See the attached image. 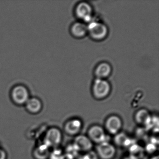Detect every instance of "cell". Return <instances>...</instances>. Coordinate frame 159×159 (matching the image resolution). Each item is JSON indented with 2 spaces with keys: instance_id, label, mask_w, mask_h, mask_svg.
I'll list each match as a JSON object with an SVG mask.
<instances>
[{
  "instance_id": "6da1fadb",
  "label": "cell",
  "mask_w": 159,
  "mask_h": 159,
  "mask_svg": "<svg viewBox=\"0 0 159 159\" xmlns=\"http://www.w3.org/2000/svg\"><path fill=\"white\" fill-rule=\"evenodd\" d=\"M111 91V86L109 83L103 79L95 80L92 87V92L94 97L101 100L108 96Z\"/></svg>"
},
{
  "instance_id": "7a4b0ae2",
  "label": "cell",
  "mask_w": 159,
  "mask_h": 159,
  "mask_svg": "<svg viewBox=\"0 0 159 159\" xmlns=\"http://www.w3.org/2000/svg\"><path fill=\"white\" fill-rule=\"evenodd\" d=\"M88 33L93 39L97 41L104 39L108 35L107 27L100 22L91 21L87 25Z\"/></svg>"
},
{
  "instance_id": "3957f363",
  "label": "cell",
  "mask_w": 159,
  "mask_h": 159,
  "mask_svg": "<svg viewBox=\"0 0 159 159\" xmlns=\"http://www.w3.org/2000/svg\"><path fill=\"white\" fill-rule=\"evenodd\" d=\"M95 153L100 159H113L116 154V149L114 145L106 141L97 145Z\"/></svg>"
},
{
  "instance_id": "277c9868",
  "label": "cell",
  "mask_w": 159,
  "mask_h": 159,
  "mask_svg": "<svg viewBox=\"0 0 159 159\" xmlns=\"http://www.w3.org/2000/svg\"><path fill=\"white\" fill-rule=\"evenodd\" d=\"M122 126V120L120 117L117 115H111L105 120L104 128L106 132L115 135L120 133Z\"/></svg>"
},
{
  "instance_id": "5b68a950",
  "label": "cell",
  "mask_w": 159,
  "mask_h": 159,
  "mask_svg": "<svg viewBox=\"0 0 159 159\" xmlns=\"http://www.w3.org/2000/svg\"><path fill=\"white\" fill-rule=\"evenodd\" d=\"M62 139L63 135L61 130L57 127H52L47 131L43 143L49 148L53 147L57 148L61 144Z\"/></svg>"
},
{
  "instance_id": "8992f818",
  "label": "cell",
  "mask_w": 159,
  "mask_h": 159,
  "mask_svg": "<svg viewBox=\"0 0 159 159\" xmlns=\"http://www.w3.org/2000/svg\"><path fill=\"white\" fill-rule=\"evenodd\" d=\"M87 136L93 143L97 145L107 141L106 132L104 127L98 125H94L89 127Z\"/></svg>"
},
{
  "instance_id": "52a82bcc",
  "label": "cell",
  "mask_w": 159,
  "mask_h": 159,
  "mask_svg": "<svg viewBox=\"0 0 159 159\" xmlns=\"http://www.w3.org/2000/svg\"><path fill=\"white\" fill-rule=\"evenodd\" d=\"M11 96L13 101L19 105L25 104L30 98L27 88L21 84L16 85L13 88L11 92Z\"/></svg>"
},
{
  "instance_id": "ba28073f",
  "label": "cell",
  "mask_w": 159,
  "mask_h": 159,
  "mask_svg": "<svg viewBox=\"0 0 159 159\" xmlns=\"http://www.w3.org/2000/svg\"><path fill=\"white\" fill-rule=\"evenodd\" d=\"M93 11L91 5L84 2L79 3L75 10V15L78 18L89 23L92 21Z\"/></svg>"
},
{
  "instance_id": "9c48e42d",
  "label": "cell",
  "mask_w": 159,
  "mask_h": 159,
  "mask_svg": "<svg viewBox=\"0 0 159 159\" xmlns=\"http://www.w3.org/2000/svg\"><path fill=\"white\" fill-rule=\"evenodd\" d=\"M73 145L79 152H87L91 151L93 143L87 135L79 134L75 137Z\"/></svg>"
},
{
  "instance_id": "30bf717a",
  "label": "cell",
  "mask_w": 159,
  "mask_h": 159,
  "mask_svg": "<svg viewBox=\"0 0 159 159\" xmlns=\"http://www.w3.org/2000/svg\"><path fill=\"white\" fill-rule=\"evenodd\" d=\"M83 127L81 120L77 118L70 119L64 125V131L70 136H76L80 134Z\"/></svg>"
},
{
  "instance_id": "8fae6325",
  "label": "cell",
  "mask_w": 159,
  "mask_h": 159,
  "mask_svg": "<svg viewBox=\"0 0 159 159\" xmlns=\"http://www.w3.org/2000/svg\"><path fill=\"white\" fill-rule=\"evenodd\" d=\"M135 121L137 124L143 126H147L152 122V116L149 111L146 109L139 110L134 116Z\"/></svg>"
},
{
  "instance_id": "7c38bea8",
  "label": "cell",
  "mask_w": 159,
  "mask_h": 159,
  "mask_svg": "<svg viewBox=\"0 0 159 159\" xmlns=\"http://www.w3.org/2000/svg\"><path fill=\"white\" fill-rule=\"evenodd\" d=\"M111 66L107 62H102L98 64L95 70V75L97 79H103L108 77L111 74Z\"/></svg>"
},
{
  "instance_id": "4fadbf2b",
  "label": "cell",
  "mask_w": 159,
  "mask_h": 159,
  "mask_svg": "<svg viewBox=\"0 0 159 159\" xmlns=\"http://www.w3.org/2000/svg\"><path fill=\"white\" fill-rule=\"evenodd\" d=\"M70 32L75 38H83L88 33L87 25L81 22H76L71 25Z\"/></svg>"
},
{
  "instance_id": "5bb4252c",
  "label": "cell",
  "mask_w": 159,
  "mask_h": 159,
  "mask_svg": "<svg viewBox=\"0 0 159 159\" xmlns=\"http://www.w3.org/2000/svg\"><path fill=\"white\" fill-rule=\"evenodd\" d=\"M25 104L27 110L32 113H37L39 112L42 107L40 100L35 97L29 98Z\"/></svg>"
},
{
  "instance_id": "9a60e30c",
  "label": "cell",
  "mask_w": 159,
  "mask_h": 159,
  "mask_svg": "<svg viewBox=\"0 0 159 159\" xmlns=\"http://www.w3.org/2000/svg\"><path fill=\"white\" fill-rule=\"evenodd\" d=\"M49 148L44 143L37 147L34 152V155L37 159H46L49 158L50 152Z\"/></svg>"
},
{
  "instance_id": "2e32d148",
  "label": "cell",
  "mask_w": 159,
  "mask_h": 159,
  "mask_svg": "<svg viewBox=\"0 0 159 159\" xmlns=\"http://www.w3.org/2000/svg\"><path fill=\"white\" fill-rule=\"evenodd\" d=\"M115 143L119 146H125L127 145L130 139L125 134L123 133H120L117 134L115 135Z\"/></svg>"
},
{
  "instance_id": "e0dca14e",
  "label": "cell",
  "mask_w": 159,
  "mask_h": 159,
  "mask_svg": "<svg viewBox=\"0 0 159 159\" xmlns=\"http://www.w3.org/2000/svg\"><path fill=\"white\" fill-rule=\"evenodd\" d=\"M63 154L64 153L61 149L55 148L52 151L50 152L49 158L50 159H62Z\"/></svg>"
},
{
  "instance_id": "ac0fdd59",
  "label": "cell",
  "mask_w": 159,
  "mask_h": 159,
  "mask_svg": "<svg viewBox=\"0 0 159 159\" xmlns=\"http://www.w3.org/2000/svg\"><path fill=\"white\" fill-rule=\"evenodd\" d=\"M74 156L70 153L66 152L64 153L62 156V159H74Z\"/></svg>"
},
{
  "instance_id": "d6986e66",
  "label": "cell",
  "mask_w": 159,
  "mask_h": 159,
  "mask_svg": "<svg viewBox=\"0 0 159 159\" xmlns=\"http://www.w3.org/2000/svg\"><path fill=\"white\" fill-rule=\"evenodd\" d=\"M6 153L3 150L0 149V159H6Z\"/></svg>"
},
{
  "instance_id": "ffe728a7",
  "label": "cell",
  "mask_w": 159,
  "mask_h": 159,
  "mask_svg": "<svg viewBox=\"0 0 159 159\" xmlns=\"http://www.w3.org/2000/svg\"><path fill=\"white\" fill-rule=\"evenodd\" d=\"M150 159H159V157L158 155H154L152 156Z\"/></svg>"
}]
</instances>
